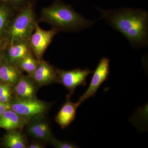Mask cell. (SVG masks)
Instances as JSON below:
<instances>
[{
  "label": "cell",
  "instance_id": "1",
  "mask_svg": "<svg viewBox=\"0 0 148 148\" xmlns=\"http://www.w3.org/2000/svg\"><path fill=\"white\" fill-rule=\"evenodd\" d=\"M104 19L115 30L121 33L133 47H146L148 45V13L140 9L123 8L103 10L96 7Z\"/></svg>",
  "mask_w": 148,
  "mask_h": 148
},
{
  "label": "cell",
  "instance_id": "2",
  "mask_svg": "<svg viewBox=\"0 0 148 148\" xmlns=\"http://www.w3.org/2000/svg\"><path fill=\"white\" fill-rule=\"evenodd\" d=\"M40 21L47 22L58 31L77 32L90 28L95 21L85 18L61 0H56L41 13Z\"/></svg>",
  "mask_w": 148,
  "mask_h": 148
},
{
  "label": "cell",
  "instance_id": "3",
  "mask_svg": "<svg viewBox=\"0 0 148 148\" xmlns=\"http://www.w3.org/2000/svg\"><path fill=\"white\" fill-rule=\"evenodd\" d=\"M37 23L33 3L26 2L8 24L5 34L7 45L29 40Z\"/></svg>",
  "mask_w": 148,
  "mask_h": 148
},
{
  "label": "cell",
  "instance_id": "4",
  "mask_svg": "<svg viewBox=\"0 0 148 148\" xmlns=\"http://www.w3.org/2000/svg\"><path fill=\"white\" fill-rule=\"evenodd\" d=\"M51 103L37 98L22 100L12 96L10 108L23 117L28 122L38 117L44 116L50 108Z\"/></svg>",
  "mask_w": 148,
  "mask_h": 148
},
{
  "label": "cell",
  "instance_id": "5",
  "mask_svg": "<svg viewBox=\"0 0 148 148\" xmlns=\"http://www.w3.org/2000/svg\"><path fill=\"white\" fill-rule=\"evenodd\" d=\"M58 32L54 28L49 30H44L36 23L34 31L29 39V44L32 53L38 60H42L46 50Z\"/></svg>",
  "mask_w": 148,
  "mask_h": 148
},
{
  "label": "cell",
  "instance_id": "6",
  "mask_svg": "<svg viewBox=\"0 0 148 148\" xmlns=\"http://www.w3.org/2000/svg\"><path fill=\"white\" fill-rule=\"evenodd\" d=\"M59 83L61 84L73 94L76 88L80 86H85L88 76L93 72L86 68L84 70L76 69L65 71L56 69Z\"/></svg>",
  "mask_w": 148,
  "mask_h": 148
},
{
  "label": "cell",
  "instance_id": "7",
  "mask_svg": "<svg viewBox=\"0 0 148 148\" xmlns=\"http://www.w3.org/2000/svg\"><path fill=\"white\" fill-rule=\"evenodd\" d=\"M110 60L106 57L101 58L95 71L93 72L91 81L88 88L79 101L82 103L91 97H94L98 88L108 79L110 74Z\"/></svg>",
  "mask_w": 148,
  "mask_h": 148
},
{
  "label": "cell",
  "instance_id": "8",
  "mask_svg": "<svg viewBox=\"0 0 148 148\" xmlns=\"http://www.w3.org/2000/svg\"><path fill=\"white\" fill-rule=\"evenodd\" d=\"M29 75L40 87L55 83H59L56 69L43 60H40L34 71Z\"/></svg>",
  "mask_w": 148,
  "mask_h": 148
},
{
  "label": "cell",
  "instance_id": "9",
  "mask_svg": "<svg viewBox=\"0 0 148 148\" xmlns=\"http://www.w3.org/2000/svg\"><path fill=\"white\" fill-rule=\"evenodd\" d=\"M26 125L28 134L40 141L51 143L54 138L44 116L30 121Z\"/></svg>",
  "mask_w": 148,
  "mask_h": 148
},
{
  "label": "cell",
  "instance_id": "10",
  "mask_svg": "<svg viewBox=\"0 0 148 148\" xmlns=\"http://www.w3.org/2000/svg\"><path fill=\"white\" fill-rule=\"evenodd\" d=\"M40 87L29 75H22L13 87V95L20 100L37 98L38 88Z\"/></svg>",
  "mask_w": 148,
  "mask_h": 148
},
{
  "label": "cell",
  "instance_id": "11",
  "mask_svg": "<svg viewBox=\"0 0 148 148\" xmlns=\"http://www.w3.org/2000/svg\"><path fill=\"white\" fill-rule=\"evenodd\" d=\"M82 103L79 101L74 103L71 101L70 95L66 96V102L61 107L57 115L55 121L63 129H65L75 120L77 109Z\"/></svg>",
  "mask_w": 148,
  "mask_h": 148
},
{
  "label": "cell",
  "instance_id": "12",
  "mask_svg": "<svg viewBox=\"0 0 148 148\" xmlns=\"http://www.w3.org/2000/svg\"><path fill=\"white\" fill-rule=\"evenodd\" d=\"M32 52L29 40L22 41L7 46L4 58L10 64L16 66L19 61Z\"/></svg>",
  "mask_w": 148,
  "mask_h": 148
},
{
  "label": "cell",
  "instance_id": "13",
  "mask_svg": "<svg viewBox=\"0 0 148 148\" xmlns=\"http://www.w3.org/2000/svg\"><path fill=\"white\" fill-rule=\"evenodd\" d=\"M28 121L11 109L5 111L0 116V128L8 131L22 129Z\"/></svg>",
  "mask_w": 148,
  "mask_h": 148
},
{
  "label": "cell",
  "instance_id": "14",
  "mask_svg": "<svg viewBox=\"0 0 148 148\" xmlns=\"http://www.w3.org/2000/svg\"><path fill=\"white\" fill-rule=\"evenodd\" d=\"M16 66L10 64L4 57L0 65V81L13 87L22 75Z\"/></svg>",
  "mask_w": 148,
  "mask_h": 148
},
{
  "label": "cell",
  "instance_id": "15",
  "mask_svg": "<svg viewBox=\"0 0 148 148\" xmlns=\"http://www.w3.org/2000/svg\"><path fill=\"white\" fill-rule=\"evenodd\" d=\"M16 10L10 4L0 3V36L5 40L6 28Z\"/></svg>",
  "mask_w": 148,
  "mask_h": 148
},
{
  "label": "cell",
  "instance_id": "16",
  "mask_svg": "<svg viewBox=\"0 0 148 148\" xmlns=\"http://www.w3.org/2000/svg\"><path fill=\"white\" fill-rule=\"evenodd\" d=\"M20 130L9 131L5 137L4 143L6 147L9 148H26L27 141L24 135Z\"/></svg>",
  "mask_w": 148,
  "mask_h": 148
},
{
  "label": "cell",
  "instance_id": "17",
  "mask_svg": "<svg viewBox=\"0 0 148 148\" xmlns=\"http://www.w3.org/2000/svg\"><path fill=\"white\" fill-rule=\"evenodd\" d=\"M40 61L32 52L19 61L16 66L21 71L27 72L28 75H30L34 71Z\"/></svg>",
  "mask_w": 148,
  "mask_h": 148
},
{
  "label": "cell",
  "instance_id": "18",
  "mask_svg": "<svg viewBox=\"0 0 148 148\" xmlns=\"http://www.w3.org/2000/svg\"><path fill=\"white\" fill-rule=\"evenodd\" d=\"M13 95L12 86L5 83H0V101L10 104Z\"/></svg>",
  "mask_w": 148,
  "mask_h": 148
},
{
  "label": "cell",
  "instance_id": "19",
  "mask_svg": "<svg viewBox=\"0 0 148 148\" xmlns=\"http://www.w3.org/2000/svg\"><path fill=\"white\" fill-rule=\"evenodd\" d=\"M53 147L57 148H76L77 146L75 144L66 141H61L53 138L51 142Z\"/></svg>",
  "mask_w": 148,
  "mask_h": 148
},
{
  "label": "cell",
  "instance_id": "20",
  "mask_svg": "<svg viewBox=\"0 0 148 148\" xmlns=\"http://www.w3.org/2000/svg\"><path fill=\"white\" fill-rule=\"evenodd\" d=\"M5 3L10 4L16 9L22 6L26 3L25 0H0V3Z\"/></svg>",
  "mask_w": 148,
  "mask_h": 148
},
{
  "label": "cell",
  "instance_id": "21",
  "mask_svg": "<svg viewBox=\"0 0 148 148\" xmlns=\"http://www.w3.org/2000/svg\"><path fill=\"white\" fill-rule=\"evenodd\" d=\"M10 109V104L3 103L0 101V116H1L5 111Z\"/></svg>",
  "mask_w": 148,
  "mask_h": 148
},
{
  "label": "cell",
  "instance_id": "22",
  "mask_svg": "<svg viewBox=\"0 0 148 148\" xmlns=\"http://www.w3.org/2000/svg\"><path fill=\"white\" fill-rule=\"evenodd\" d=\"M45 146L40 143L33 142L27 146V148H44Z\"/></svg>",
  "mask_w": 148,
  "mask_h": 148
},
{
  "label": "cell",
  "instance_id": "23",
  "mask_svg": "<svg viewBox=\"0 0 148 148\" xmlns=\"http://www.w3.org/2000/svg\"><path fill=\"white\" fill-rule=\"evenodd\" d=\"M7 44L4 39L0 36V49H5Z\"/></svg>",
  "mask_w": 148,
  "mask_h": 148
},
{
  "label": "cell",
  "instance_id": "24",
  "mask_svg": "<svg viewBox=\"0 0 148 148\" xmlns=\"http://www.w3.org/2000/svg\"><path fill=\"white\" fill-rule=\"evenodd\" d=\"M5 49H0V65L4 57Z\"/></svg>",
  "mask_w": 148,
  "mask_h": 148
}]
</instances>
